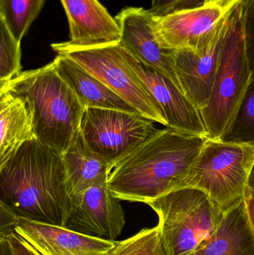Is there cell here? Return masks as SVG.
I'll use <instances>...</instances> for the list:
<instances>
[{
  "label": "cell",
  "instance_id": "cell-1",
  "mask_svg": "<svg viewBox=\"0 0 254 255\" xmlns=\"http://www.w3.org/2000/svg\"><path fill=\"white\" fill-rule=\"evenodd\" d=\"M0 203L30 221L65 227L73 209L62 156L37 139L0 166Z\"/></svg>",
  "mask_w": 254,
  "mask_h": 255
},
{
  "label": "cell",
  "instance_id": "cell-2",
  "mask_svg": "<svg viewBox=\"0 0 254 255\" xmlns=\"http://www.w3.org/2000/svg\"><path fill=\"white\" fill-rule=\"evenodd\" d=\"M207 136L158 129L116 163L107 184L119 200L147 204L181 188Z\"/></svg>",
  "mask_w": 254,
  "mask_h": 255
},
{
  "label": "cell",
  "instance_id": "cell-3",
  "mask_svg": "<svg viewBox=\"0 0 254 255\" xmlns=\"http://www.w3.org/2000/svg\"><path fill=\"white\" fill-rule=\"evenodd\" d=\"M25 99L34 115L37 139L62 156L81 130L85 108L57 71L55 62L21 72L0 87Z\"/></svg>",
  "mask_w": 254,
  "mask_h": 255
},
{
  "label": "cell",
  "instance_id": "cell-4",
  "mask_svg": "<svg viewBox=\"0 0 254 255\" xmlns=\"http://www.w3.org/2000/svg\"><path fill=\"white\" fill-rule=\"evenodd\" d=\"M158 214L168 255H192L214 235L224 213L205 193L183 187L147 203Z\"/></svg>",
  "mask_w": 254,
  "mask_h": 255
},
{
  "label": "cell",
  "instance_id": "cell-5",
  "mask_svg": "<svg viewBox=\"0 0 254 255\" xmlns=\"http://www.w3.org/2000/svg\"><path fill=\"white\" fill-rule=\"evenodd\" d=\"M240 1L228 16L213 92L208 105L201 112L210 139H221L225 136L252 80Z\"/></svg>",
  "mask_w": 254,
  "mask_h": 255
},
{
  "label": "cell",
  "instance_id": "cell-6",
  "mask_svg": "<svg viewBox=\"0 0 254 255\" xmlns=\"http://www.w3.org/2000/svg\"><path fill=\"white\" fill-rule=\"evenodd\" d=\"M254 163V144L207 138L183 187L205 193L226 211L244 198Z\"/></svg>",
  "mask_w": 254,
  "mask_h": 255
},
{
  "label": "cell",
  "instance_id": "cell-7",
  "mask_svg": "<svg viewBox=\"0 0 254 255\" xmlns=\"http://www.w3.org/2000/svg\"><path fill=\"white\" fill-rule=\"evenodd\" d=\"M51 46L58 55L73 60L97 78L140 115L167 127L161 109L122 58L119 42L79 46L66 41Z\"/></svg>",
  "mask_w": 254,
  "mask_h": 255
},
{
  "label": "cell",
  "instance_id": "cell-8",
  "mask_svg": "<svg viewBox=\"0 0 254 255\" xmlns=\"http://www.w3.org/2000/svg\"><path fill=\"white\" fill-rule=\"evenodd\" d=\"M140 114L86 108L81 131L89 148L113 167L158 130Z\"/></svg>",
  "mask_w": 254,
  "mask_h": 255
},
{
  "label": "cell",
  "instance_id": "cell-9",
  "mask_svg": "<svg viewBox=\"0 0 254 255\" xmlns=\"http://www.w3.org/2000/svg\"><path fill=\"white\" fill-rule=\"evenodd\" d=\"M241 0H223L162 16L152 14L154 35L165 50L198 49L208 44Z\"/></svg>",
  "mask_w": 254,
  "mask_h": 255
},
{
  "label": "cell",
  "instance_id": "cell-10",
  "mask_svg": "<svg viewBox=\"0 0 254 255\" xmlns=\"http://www.w3.org/2000/svg\"><path fill=\"white\" fill-rule=\"evenodd\" d=\"M119 47L127 65L161 109L167 121V128L207 137L201 113L181 90L162 73L133 56L121 46L119 41Z\"/></svg>",
  "mask_w": 254,
  "mask_h": 255
},
{
  "label": "cell",
  "instance_id": "cell-11",
  "mask_svg": "<svg viewBox=\"0 0 254 255\" xmlns=\"http://www.w3.org/2000/svg\"><path fill=\"white\" fill-rule=\"evenodd\" d=\"M227 22L228 19L216 37L203 47L170 51L180 88L200 113L207 107L213 92Z\"/></svg>",
  "mask_w": 254,
  "mask_h": 255
},
{
  "label": "cell",
  "instance_id": "cell-12",
  "mask_svg": "<svg viewBox=\"0 0 254 255\" xmlns=\"http://www.w3.org/2000/svg\"><path fill=\"white\" fill-rule=\"evenodd\" d=\"M125 214L107 181L88 189L73 202L65 227L100 239L115 241L122 233Z\"/></svg>",
  "mask_w": 254,
  "mask_h": 255
},
{
  "label": "cell",
  "instance_id": "cell-13",
  "mask_svg": "<svg viewBox=\"0 0 254 255\" xmlns=\"http://www.w3.org/2000/svg\"><path fill=\"white\" fill-rule=\"evenodd\" d=\"M14 232L40 255H110L119 243L19 217Z\"/></svg>",
  "mask_w": 254,
  "mask_h": 255
},
{
  "label": "cell",
  "instance_id": "cell-14",
  "mask_svg": "<svg viewBox=\"0 0 254 255\" xmlns=\"http://www.w3.org/2000/svg\"><path fill=\"white\" fill-rule=\"evenodd\" d=\"M152 18L150 10L143 7L122 9L115 16L120 30L119 43L139 61L162 73L181 90L170 51L163 49L154 35Z\"/></svg>",
  "mask_w": 254,
  "mask_h": 255
},
{
  "label": "cell",
  "instance_id": "cell-15",
  "mask_svg": "<svg viewBox=\"0 0 254 255\" xmlns=\"http://www.w3.org/2000/svg\"><path fill=\"white\" fill-rule=\"evenodd\" d=\"M60 1L68 19L70 43L92 46L119 41L116 19L98 0Z\"/></svg>",
  "mask_w": 254,
  "mask_h": 255
},
{
  "label": "cell",
  "instance_id": "cell-16",
  "mask_svg": "<svg viewBox=\"0 0 254 255\" xmlns=\"http://www.w3.org/2000/svg\"><path fill=\"white\" fill-rule=\"evenodd\" d=\"M62 159L67 190L73 202L88 189L107 181L113 168L110 162L89 148L81 130Z\"/></svg>",
  "mask_w": 254,
  "mask_h": 255
},
{
  "label": "cell",
  "instance_id": "cell-17",
  "mask_svg": "<svg viewBox=\"0 0 254 255\" xmlns=\"http://www.w3.org/2000/svg\"><path fill=\"white\" fill-rule=\"evenodd\" d=\"M0 166L25 142L37 139L28 102L5 90H0Z\"/></svg>",
  "mask_w": 254,
  "mask_h": 255
},
{
  "label": "cell",
  "instance_id": "cell-18",
  "mask_svg": "<svg viewBox=\"0 0 254 255\" xmlns=\"http://www.w3.org/2000/svg\"><path fill=\"white\" fill-rule=\"evenodd\" d=\"M54 62L60 76L75 91L85 109L98 108L140 114L122 97L73 60L58 55Z\"/></svg>",
  "mask_w": 254,
  "mask_h": 255
},
{
  "label": "cell",
  "instance_id": "cell-19",
  "mask_svg": "<svg viewBox=\"0 0 254 255\" xmlns=\"http://www.w3.org/2000/svg\"><path fill=\"white\" fill-rule=\"evenodd\" d=\"M192 255H254V236L248 220L245 196L225 211L214 235Z\"/></svg>",
  "mask_w": 254,
  "mask_h": 255
},
{
  "label": "cell",
  "instance_id": "cell-20",
  "mask_svg": "<svg viewBox=\"0 0 254 255\" xmlns=\"http://www.w3.org/2000/svg\"><path fill=\"white\" fill-rule=\"evenodd\" d=\"M46 0H0V21L21 42L44 7Z\"/></svg>",
  "mask_w": 254,
  "mask_h": 255
},
{
  "label": "cell",
  "instance_id": "cell-21",
  "mask_svg": "<svg viewBox=\"0 0 254 255\" xmlns=\"http://www.w3.org/2000/svg\"><path fill=\"white\" fill-rule=\"evenodd\" d=\"M221 140L254 144V76L231 127Z\"/></svg>",
  "mask_w": 254,
  "mask_h": 255
},
{
  "label": "cell",
  "instance_id": "cell-22",
  "mask_svg": "<svg viewBox=\"0 0 254 255\" xmlns=\"http://www.w3.org/2000/svg\"><path fill=\"white\" fill-rule=\"evenodd\" d=\"M110 255H168L164 247L159 227L144 229L125 240L119 241Z\"/></svg>",
  "mask_w": 254,
  "mask_h": 255
},
{
  "label": "cell",
  "instance_id": "cell-23",
  "mask_svg": "<svg viewBox=\"0 0 254 255\" xmlns=\"http://www.w3.org/2000/svg\"><path fill=\"white\" fill-rule=\"evenodd\" d=\"M20 43L0 21V87L22 72Z\"/></svg>",
  "mask_w": 254,
  "mask_h": 255
},
{
  "label": "cell",
  "instance_id": "cell-24",
  "mask_svg": "<svg viewBox=\"0 0 254 255\" xmlns=\"http://www.w3.org/2000/svg\"><path fill=\"white\" fill-rule=\"evenodd\" d=\"M241 19L249 66L254 76V0H241Z\"/></svg>",
  "mask_w": 254,
  "mask_h": 255
},
{
  "label": "cell",
  "instance_id": "cell-25",
  "mask_svg": "<svg viewBox=\"0 0 254 255\" xmlns=\"http://www.w3.org/2000/svg\"><path fill=\"white\" fill-rule=\"evenodd\" d=\"M204 1L205 0H152L149 10L155 16H162L177 10L202 7Z\"/></svg>",
  "mask_w": 254,
  "mask_h": 255
},
{
  "label": "cell",
  "instance_id": "cell-26",
  "mask_svg": "<svg viewBox=\"0 0 254 255\" xmlns=\"http://www.w3.org/2000/svg\"><path fill=\"white\" fill-rule=\"evenodd\" d=\"M3 240H5L7 242L12 255H40L28 243L16 233L11 234Z\"/></svg>",
  "mask_w": 254,
  "mask_h": 255
},
{
  "label": "cell",
  "instance_id": "cell-27",
  "mask_svg": "<svg viewBox=\"0 0 254 255\" xmlns=\"http://www.w3.org/2000/svg\"><path fill=\"white\" fill-rule=\"evenodd\" d=\"M18 216L0 203V239L15 233L14 228Z\"/></svg>",
  "mask_w": 254,
  "mask_h": 255
},
{
  "label": "cell",
  "instance_id": "cell-28",
  "mask_svg": "<svg viewBox=\"0 0 254 255\" xmlns=\"http://www.w3.org/2000/svg\"><path fill=\"white\" fill-rule=\"evenodd\" d=\"M245 202H246L248 220L254 236V196L246 192Z\"/></svg>",
  "mask_w": 254,
  "mask_h": 255
},
{
  "label": "cell",
  "instance_id": "cell-29",
  "mask_svg": "<svg viewBox=\"0 0 254 255\" xmlns=\"http://www.w3.org/2000/svg\"><path fill=\"white\" fill-rule=\"evenodd\" d=\"M246 192L249 194L254 196V163L251 171L250 176H249V182Z\"/></svg>",
  "mask_w": 254,
  "mask_h": 255
},
{
  "label": "cell",
  "instance_id": "cell-30",
  "mask_svg": "<svg viewBox=\"0 0 254 255\" xmlns=\"http://www.w3.org/2000/svg\"><path fill=\"white\" fill-rule=\"evenodd\" d=\"M0 255H12L5 240H0Z\"/></svg>",
  "mask_w": 254,
  "mask_h": 255
},
{
  "label": "cell",
  "instance_id": "cell-31",
  "mask_svg": "<svg viewBox=\"0 0 254 255\" xmlns=\"http://www.w3.org/2000/svg\"><path fill=\"white\" fill-rule=\"evenodd\" d=\"M223 1V0H205L204 1V5L205 4H213V3L219 2V1Z\"/></svg>",
  "mask_w": 254,
  "mask_h": 255
}]
</instances>
